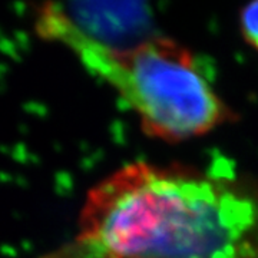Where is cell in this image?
Wrapping results in <instances>:
<instances>
[{
	"label": "cell",
	"instance_id": "cell-2",
	"mask_svg": "<svg viewBox=\"0 0 258 258\" xmlns=\"http://www.w3.org/2000/svg\"><path fill=\"white\" fill-rule=\"evenodd\" d=\"M79 62L112 86L149 137L181 142L232 119L191 50L155 36L126 52L85 50Z\"/></svg>",
	"mask_w": 258,
	"mask_h": 258
},
{
	"label": "cell",
	"instance_id": "cell-3",
	"mask_svg": "<svg viewBox=\"0 0 258 258\" xmlns=\"http://www.w3.org/2000/svg\"><path fill=\"white\" fill-rule=\"evenodd\" d=\"M37 32L74 55L85 50L126 52L158 36L148 0H60L45 5Z\"/></svg>",
	"mask_w": 258,
	"mask_h": 258
},
{
	"label": "cell",
	"instance_id": "cell-1",
	"mask_svg": "<svg viewBox=\"0 0 258 258\" xmlns=\"http://www.w3.org/2000/svg\"><path fill=\"white\" fill-rule=\"evenodd\" d=\"M42 258H258V198L195 168L132 162L89 189L74 238Z\"/></svg>",
	"mask_w": 258,
	"mask_h": 258
},
{
	"label": "cell",
	"instance_id": "cell-4",
	"mask_svg": "<svg viewBox=\"0 0 258 258\" xmlns=\"http://www.w3.org/2000/svg\"><path fill=\"white\" fill-rule=\"evenodd\" d=\"M241 35L258 52V0H249L240 13Z\"/></svg>",
	"mask_w": 258,
	"mask_h": 258
}]
</instances>
